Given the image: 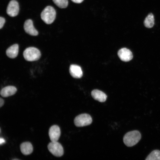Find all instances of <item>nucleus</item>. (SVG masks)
Here are the masks:
<instances>
[{
  "label": "nucleus",
  "instance_id": "nucleus-1",
  "mask_svg": "<svg viewBox=\"0 0 160 160\" xmlns=\"http://www.w3.org/2000/svg\"><path fill=\"white\" fill-rule=\"evenodd\" d=\"M141 136L137 130L129 132L124 135L123 140L124 144L127 147H131L136 145L140 140Z\"/></svg>",
  "mask_w": 160,
  "mask_h": 160
},
{
  "label": "nucleus",
  "instance_id": "nucleus-2",
  "mask_svg": "<svg viewBox=\"0 0 160 160\" xmlns=\"http://www.w3.org/2000/svg\"><path fill=\"white\" fill-rule=\"evenodd\" d=\"M56 12L54 8L50 6L46 7L41 14V17L42 20L48 24L52 23L55 20Z\"/></svg>",
  "mask_w": 160,
  "mask_h": 160
},
{
  "label": "nucleus",
  "instance_id": "nucleus-3",
  "mask_svg": "<svg viewBox=\"0 0 160 160\" xmlns=\"http://www.w3.org/2000/svg\"><path fill=\"white\" fill-rule=\"evenodd\" d=\"M23 56L25 59L28 61H36L39 59L41 53L37 48L31 47L27 48L24 51Z\"/></svg>",
  "mask_w": 160,
  "mask_h": 160
},
{
  "label": "nucleus",
  "instance_id": "nucleus-4",
  "mask_svg": "<svg viewBox=\"0 0 160 160\" xmlns=\"http://www.w3.org/2000/svg\"><path fill=\"white\" fill-rule=\"evenodd\" d=\"M76 126L82 127L90 125L92 122L91 117L88 114H80L75 117L74 121Z\"/></svg>",
  "mask_w": 160,
  "mask_h": 160
},
{
  "label": "nucleus",
  "instance_id": "nucleus-5",
  "mask_svg": "<svg viewBox=\"0 0 160 160\" xmlns=\"http://www.w3.org/2000/svg\"><path fill=\"white\" fill-rule=\"evenodd\" d=\"M47 148L49 151L54 156L60 157L64 153V150L61 145L57 141L52 142L49 143Z\"/></svg>",
  "mask_w": 160,
  "mask_h": 160
},
{
  "label": "nucleus",
  "instance_id": "nucleus-6",
  "mask_svg": "<svg viewBox=\"0 0 160 160\" xmlns=\"http://www.w3.org/2000/svg\"><path fill=\"white\" fill-rule=\"evenodd\" d=\"M19 9L18 2L15 0H12L9 2L7 6V13L10 16L15 17L18 14Z\"/></svg>",
  "mask_w": 160,
  "mask_h": 160
},
{
  "label": "nucleus",
  "instance_id": "nucleus-7",
  "mask_svg": "<svg viewBox=\"0 0 160 160\" xmlns=\"http://www.w3.org/2000/svg\"><path fill=\"white\" fill-rule=\"evenodd\" d=\"M60 130L58 126L55 125L52 126L49 131V135L51 141H57L60 137Z\"/></svg>",
  "mask_w": 160,
  "mask_h": 160
},
{
  "label": "nucleus",
  "instance_id": "nucleus-8",
  "mask_svg": "<svg viewBox=\"0 0 160 160\" xmlns=\"http://www.w3.org/2000/svg\"><path fill=\"white\" fill-rule=\"evenodd\" d=\"M118 55L120 59L124 62L129 61L133 57L131 52L129 49L125 48L120 49L118 52Z\"/></svg>",
  "mask_w": 160,
  "mask_h": 160
},
{
  "label": "nucleus",
  "instance_id": "nucleus-9",
  "mask_svg": "<svg viewBox=\"0 0 160 160\" xmlns=\"http://www.w3.org/2000/svg\"><path fill=\"white\" fill-rule=\"evenodd\" d=\"M24 28L25 32L31 35L36 36L38 34V31L34 28L33 21L31 19L27 20L25 21Z\"/></svg>",
  "mask_w": 160,
  "mask_h": 160
},
{
  "label": "nucleus",
  "instance_id": "nucleus-10",
  "mask_svg": "<svg viewBox=\"0 0 160 160\" xmlns=\"http://www.w3.org/2000/svg\"><path fill=\"white\" fill-rule=\"evenodd\" d=\"M69 72L71 76L75 78H80L83 75L81 67L76 65L72 64L70 66Z\"/></svg>",
  "mask_w": 160,
  "mask_h": 160
},
{
  "label": "nucleus",
  "instance_id": "nucleus-11",
  "mask_svg": "<svg viewBox=\"0 0 160 160\" xmlns=\"http://www.w3.org/2000/svg\"><path fill=\"white\" fill-rule=\"evenodd\" d=\"M91 95L95 100L100 102H105L107 98V96L104 93L98 89L93 90Z\"/></svg>",
  "mask_w": 160,
  "mask_h": 160
},
{
  "label": "nucleus",
  "instance_id": "nucleus-12",
  "mask_svg": "<svg viewBox=\"0 0 160 160\" xmlns=\"http://www.w3.org/2000/svg\"><path fill=\"white\" fill-rule=\"evenodd\" d=\"M17 91L16 88L14 86H9L3 88L0 92L1 95L7 97L14 95Z\"/></svg>",
  "mask_w": 160,
  "mask_h": 160
},
{
  "label": "nucleus",
  "instance_id": "nucleus-13",
  "mask_svg": "<svg viewBox=\"0 0 160 160\" xmlns=\"http://www.w3.org/2000/svg\"><path fill=\"white\" fill-rule=\"evenodd\" d=\"M20 149L21 153L25 155L31 154L33 151V147L29 142H24L20 145Z\"/></svg>",
  "mask_w": 160,
  "mask_h": 160
},
{
  "label": "nucleus",
  "instance_id": "nucleus-14",
  "mask_svg": "<svg viewBox=\"0 0 160 160\" xmlns=\"http://www.w3.org/2000/svg\"><path fill=\"white\" fill-rule=\"evenodd\" d=\"M19 50V46L17 44L13 45L6 50V54L9 58H14L17 55Z\"/></svg>",
  "mask_w": 160,
  "mask_h": 160
},
{
  "label": "nucleus",
  "instance_id": "nucleus-15",
  "mask_svg": "<svg viewBox=\"0 0 160 160\" xmlns=\"http://www.w3.org/2000/svg\"><path fill=\"white\" fill-rule=\"evenodd\" d=\"M144 24L146 28H151L154 26V19L152 13H149L145 17L144 21Z\"/></svg>",
  "mask_w": 160,
  "mask_h": 160
},
{
  "label": "nucleus",
  "instance_id": "nucleus-16",
  "mask_svg": "<svg viewBox=\"0 0 160 160\" xmlns=\"http://www.w3.org/2000/svg\"><path fill=\"white\" fill-rule=\"evenodd\" d=\"M146 160H160V151L155 150L152 151L147 157Z\"/></svg>",
  "mask_w": 160,
  "mask_h": 160
},
{
  "label": "nucleus",
  "instance_id": "nucleus-17",
  "mask_svg": "<svg viewBox=\"0 0 160 160\" xmlns=\"http://www.w3.org/2000/svg\"><path fill=\"white\" fill-rule=\"evenodd\" d=\"M54 4L61 8H66L68 4V0H52Z\"/></svg>",
  "mask_w": 160,
  "mask_h": 160
},
{
  "label": "nucleus",
  "instance_id": "nucleus-18",
  "mask_svg": "<svg viewBox=\"0 0 160 160\" xmlns=\"http://www.w3.org/2000/svg\"><path fill=\"white\" fill-rule=\"evenodd\" d=\"M5 22V19L1 17H0V28L1 29L3 27Z\"/></svg>",
  "mask_w": 160,
  "mask_h": 160
},
{
  "label": "nucleus",
  "instance_id": "nucleus-19",
  "mask_svg": "<svg viewBox=\"0 0 160 160\" xmlns=\"http://www.w3.org/2000/svg\"><path fill=\"white\" fill-rule=\"evenodd\" d=\"M73 2L79 4L81 3L84 0H71Z\"/></svg>",
  "mask_w": 160,
  "mask_h": 160
},
{
  "label": "nucleus",
  "instance_id": "nucleus-20",
  "mask_svg": "<svg viewBox=\"0 0 160 160\" xmlns=\"http://www.w3.org/2000/svg\"><path fill=\"white\" fill-rule=\"evenodd\" d=\"M4 103V100L1 98H0V107H1L3 106Z\"/></svg>",
  "mask_w": 160,
  "mask_h": 160
},
{
  "label": "nucleus",
  "instance_id": "nucleus-21",
  "mask_svg": "<svg viewBox=\"0 0 160 160\" xmlns=\"http://www.w3.org/2000/svg\"><path fill=\"white\" fill-rule=\"evenodd\" d=\"M5 142V141L2 138H0V144L1 145V144H3V143H4Z\"/></svg>",
  "mask_w": 160,
  "mask_h": 160
},
{
  "label": "nucleus",
  "instance_id": "nucleus-22",
  "mask_svg": "<svg viewBox=\"0 0 160 160\" xmlns=\"http://www.w3.org/2000/svg\"><path fill=\"white\" fill-rule=\"evenodd\" d=\"M13 160H19V159H13Z\"/></svg>",
  "mask_w": 160,
  "mask_h": 160
}]
</instances>
